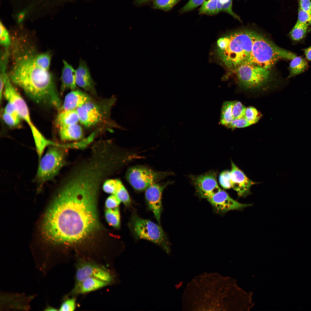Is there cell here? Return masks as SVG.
I'll use <instances>...</instances> for the list:
<instances>
[{
  "mask_svg": "<svg viewBox=\"0 0 311 311\" xmlns=\"http://www.w3.org/2000/svg\"><path fill=\"white\" fill-rule=\"evenodd\" d=\"M107 178L103 171L92 165L71 168L45 216L42 232L46 241L77 242L99 228L97 199Z\"/></svg>",
  "mask_w": 311,
  "mask_h": 311,
  "instance_id": "6da1fadb",
  "label": "cell"
},
{
  "mask_svg": "<svg viewBox=\"0 0 311 311\" xmlns=\"http://www.w3.org/2000/svg\"><path fill=\"white\" fill-rule=\"evenodd\" d=\"M11 46L12 64L8 76L10 81L35 102L59 108L62 101L54 76L49 70L36 64L35 48L23 37L15 38Z\"/></svg>",
  "mask_w": 311,
  "mask_h": 311,
  "instance_id": "7a4b0ae2",
  "label": "cell"
},
{
  "mask_svg": "<svg viewBox=\"0 0 311 311\" xmlns=\"http://www.w3.org/2000/svg\"><path fill=\"white\" fill-rule=\"evenodd\" d=\"M243 293L233 279L217 274H204L196 277L184 292V308L193 310L238 309Z\"/></svg>",
  "mask_w": 311,
  "mask_h": 311,
  "instance_id": "3957f363",
  "label": "cell"
},
{
  "mask_svg": "<svg viewBox=\"0 0 311 311\" xmlns=\"http://www.w3.org/2000/svg\"><path fill=\"white\" fill-rule=\"evenodd\" d=\"M258 33L251 29H243L223 35L217 40L215 47V58L231 72L237 67L246 63Z\"/></svg>",
  "mask_w": 311,
  "mask_h": 311,
  "instance_id": "277c9868",
  "label": "cell"
},
{
  "mask_svg": "<svg viewBox=\"0 0 311 311\" xmlns=\"http://www.w3.org/2000/svg\"><path fill=\"white\" fill-rule=\"evenodd\" d=\"M232 73L235 76L237 86L244 91L251 92H266L277 87V76L272 68H266L249 64H244L237 67Z\"/></svg>",
  "mask_w": 311,
  "mask_h": 311,
  "instance_id": "5b68a950",
  "label": "cell"
},
{
  "mask_svg": "<svg viewBox=\"0 0 311 311\" xmlns=\"http://www.w3.org/2000/svg\"><path fill=\"white\" fill-rule=\"evenodd\" d=\"M296 56L295 53L279 47L258 33L253 42L249 58L245 64L272 68L279 60H291Z\"/></svg>",
  "mask_w": 311,
  "mask_h": 311,
  "instance_id": "8992f818",
  "label": "cell"
},
{
  "mask_svg": "<svg viewBox=\"0 0 311 311\" xmlns=\"http://www.w3.org/2000/svg\"><path fill=\"white\" fill-rule=\"evenodd\" d=\"M65 145L58 144L49 146L44 156L39 160L36 179L42 184L52 180L65 163Z\"/></svg>",
  "mask_w": 311,
  "mask_h": 311,
  "instance_id": "52a82bcc",
  "label": "cell"
},
{
  "mask_svg": "<svg viewBox=\"0 0 311 311\" xmlns=\"http://www.w3.org/2000/svg\"><path fill=\"white\" fill-rule=\"evenodd\" d=\"M114 102L113 98L98 101L92 100L76 109L79 121L87 128L106 122L109 117Z\"/></svg>",
  "mask_w": 311,
  "mask_h": 311,
  "instance_id": "ba28073f",
  "label": "cell"
},
{
  "mask_svg": "<svg viewBox=\"0 0 311 311\" xmlns=\"http://www.w3.org/2000/svg\"><path fill=\"white\" fill-rule=\"evenodd\" d=\"M130 228L137 238L150 241L168 250L166 236L161 227L148 220L142 219L135 215L129 223Z\"/></svg>",
  "mask_w": 311,
  "mask_h": 311,
  "instance_id": "9c48e42d",
  "label": "cell"
},
{
  "mask_svg": "<svg viewBox=\"0 0 311 311\" xmlns=\"http://www.w3.org/2000/svg\"><path fill=\"white\" fill-rule=\"evenodd\" d=\"M262 116L261 113L253 107H246L237 100L230 101L227 128L234 129L250 126L258 122Z\"/></svg>",
  "mask_w": 311,
  "mask_h": 311,
  "instance_id": "30bf717a",
  "label": "cell"
},
{
  "mask_svg": "<svg viewBox=\"0 0 311 311\" xmlns=\"http://www.w3.org/2000/svg\"><path fill=\"white\" fill-rule=\"evenodd\" d=\"M4 88L3 95L5 98L8 102L13 105L20 118L29 125L34 141H38L42 139L44 136L32 122L26 102L12 85L9 79H7L5 82Z\"/></svg>",
  "mask_w": 311,
  "mask_h": 311,
  "instance_id": "8fae6325",
  "label": "cell"
},
{
  "mask_svg": "<svg viewBox=\"0 0 311 311\" xmlns=\"http://www.w3.org/2000/svg\"><path fill=\"white\" fill-rule=\"evenodd\" d=\"M168 175L167 173L155 172L143 166H135L129 169L126 177L134 189L142 191Z\"/></svg>",
  "mask_w": 311,
  "mask_h": 311,
  "instance_id": "7c38bea8",
  "label": "cell"
},
{
  "mask_svg": "<svg viewBox=\"0 0 311 311\" xmlns=\"http://www.w3.org/2000/svg\"><path fill=\"white\" fill-rule=\"evenodd\" d=\"M217 177L216 172L211 171L199 175H191L189 178L198 195L207 199L221 189Z\"/></svg>",
  "mask_w": 311,
  "mask_h": 311,
  "instance_id": "4fadbf2b",
  "label": "cell"
},
{
  "mask_svg": "<svg viewBox=\"0 0 311 311\" xmlns=\"http://www.w3.org/2000/svg\"><path fill=\"white\" fill-rule=\"evenodd\" d=\"M207 200L217 211L222 214L231 210L242 211L252 205V204H242L238 202L221 189Z\"/></svg>",
  "mask_w": 311,
  "mask_h": 311,
  "instance_id": "5bb4252c",
  "label": "cell"
},
{
  "mask_svg": "<svg viewBox=\"0 0 311 311\" xmlns=\"http://www.w3.org/2000/svg\"><path fill=\"white\" fill-rule=\"evenodd\" d=\"M230 183L232 187L237 192L238 198H246L251 194L250 187L258 184L249 179L244 172L231 161Z\"/></svg>",
  "mask_w": 311,
  "mask_h": 311,
  "instance_id": "9a60e30c",
  "label": "cell"
},
{
  "mask_svg": "<svg viewBox=\"0 0 311 311\" xmlns=\"http://www.w3.org/2000/svg\"><path fill=\"white\" fill-rule=\"evenodd\" d=\"M88 277L95 278L108 283L110 282L112 280L110 273L99 266L87 262L80 263L76 271V283Z\"/></svg>",
  "mask_w": 311,
  "mask_h": 311,
  "instance_id": "2e32d148",
  "label": "cell"
},
{
  "mask_svg": "<svg viewBox=\"0 0 311 311\" xmlns=\"http://www.w3.org/2000/svg\"><path fill=\"white\" fill-rule=\"evenodd\" d=\"M165 186L154 183L149 187L145 193L146 199L149 207L160 223L162 209V194Z\"/></svg>",
  "mask_w": 311,
  "mask_h": 311,
  "instance_id": "e0dca14e",
  "label": "cell"
},
{
  "mask_svg": "<svg viewBox=\"0 0 311 311\" xmlns=\"http://www.w3.org/2000/svg\"><path fill=\"white\" fill-rule=\"evenodd\" d=\"M76 84L85 90L94 95L96 92L95 83L91 75L89 69L86 62L80 59L78 68L76 70Z\"/></svg>",
  "mask_w": 311,
  "mask_h": 311,
  "instance_id": "ac0fdd59",
  "label": "cell"
},
{
  "mask_svg": "<svg viewBox=\"0 0 311 311\" xmlns=\"http://www.w3.org/2000/svg\"><path fill=\"white\" fill-rule=\"evenodd\" d=\"M92 100L89 95L82 91L72 90L66 96L60 111L77 109Z\"/></svg>",
  "mask_w": 311,
  "mask_h": 311,
  "instance_id": "d6986e66",
  "label": "cell"
},
{
  "mask_svg": "<svg viewBox=\"0 0 311 311\" xmlns=\"http://www.w3.org/2000/svg\"><path fill=\"white\" fill-rule=\"evenodd\" d=\"M60 77L61 85L60 92L61 94L68 89L74 90L76 87V71L73 67L65 60Z\"/></svg>",
  "mask_w": 311,
  "mask_h": 311,
  "instance_id": "ffe728a7",
  "label": "cell"
},
{
  "mask_svg": "<svg viewBox=\"0 0 311 311\" xmlns=\"http://www.w3.org/2000/svg\"><path fill=\"white\" fill-rule=\"evenodd\" d=\"M108 283L92 277H88L76 283L75 292L84 294L97 290L106 286Z\"/></svg>",
  "mask_w": 311,
  "mask_h": 311,
  "instance_id": "44dd1931",
  "label": "cell"
},
{
  "mask_svg": "<svg viewBox=\"0 0 311 311\" xmlns=\"http://www.w3.org/2000/svg\"><path fill=\"white\" fill-rule=\"evenodd\" d=\"M59 128L60 139L64 141H77L83 136L82 128L77 124L60 126Z\"/></svg>",
  "mask_w": 311,
  "mask_h": 311,
  "instance_id": "7402d4cb",
  "label": "cell"
},
{
  "mask_svg": "<svg viewBox=\"0 0 311 311\" xmlns=\"http://www.w3.org/2000/svg\"><path fill=\"white\" fill-rule=\"evenodd\" d=\"M79 121L76 109L60 111L56 120V125L60 126L77 124Z\"/></svg>",
  "mask_w": 311,
  "mask_h": 311,
  "instance_id": "603a6c76",
  "label": "cell"
},
{
  "mask_svg": "<svg viewBox=\"0 0 311 311\" xmlns=\"http://www.w3.org/2000/svg\"><path fill=\"white\" fill-rule=\"evenodd\" d=\"M309 67L307 60L300 56H295L291 60L288 69L289 74L287 79L294 77L304 73Z\"/></svg>",
  "mask_w": 311,
  "mask_h": 311,
  "instance_id": "cb8c5ba5",
  "label": "cell"
},
{
  "mask_svg": "<svg viewBox=\"0 0 311 311\" xmlns=\"http://www.w3.org/2000/svg\"><path fill=\"white\" fill-rule=\"evenodd\" d=\"M308 29V26L297 22L289 33V36L293 43H299L305 39Z\"/></svg>",
  "mask_w": 311,
  "mask_h": 311,
  "instance_id": "d4e9b609",
  "label": "cell"
},
{
  "mask_svg": "<svg viewBox=\"0 0 311 311\" xmlns=\"http://www.w3.org/2000/svg\"><path fill=\"white\" fill-rule=\"evenodd\" d=\"M105 219L111 226L116 228H119L120 225V216L118 207L113 209H107L105 212Z\"/></svg>",
  "mask_w": 311,
  "mask_h": 311,
  "instance_id": "484cf974",
  "label": "cell"
},
{
  "mask_svg": "<svg viewBox=\"0 0 311 311\" xmlns=\"http://www.w3.org/2000/svg\"><path fill=\"white\" fill-rule=\"evenodd\" d=\"M52 56L51 53L46 52H45L36 53L35 60L36 64L42 68L49 70Z\"/></svg>",
  "mask_w": 311,
  "mask_h": 311,
  "instance_id": "4316f807",
  "label": "cell"
},
{
  "mask_svg": "<svg viewBox=\"0 0 311 311\" xmlns=\"http://www.w3.org/2000/svg\"><path fill=\"white\" fill-rule=\"evenodd\" d=\"M217 0H205L199 9V14L212 15L216 14Z\"/></svg>",
  "mask_w": 311,
  "mask_h": 311,
  "instance_id": "83f0119b",
  "label": "cell"
},
{
  "mask_svg": "<svg viewBox=\"0 0 311 311\" xmlns=\"http://www.w3.org/2000/svg\"><path fill=\"white\" fill-rule=\"evenodd\" d=\"M180 0H153V7L155 9L168 11L171 9Z\"/></svg>",
  "mask_w": 311,
  "mask_h": 311,
  "instance_id": "f1b7e54d",
  "label": "cell"
},
{
  "mask_svg": "<svg viewBox=\"0 0 311 311\" xmlns=\"http://www.w3.org/2000/svg\"><path fill=\"white\" fill-rule=\"evenodd\" d=\"M121 182L118 179H107L102 185L103 191L106 193L115 194Z\"/></svg>",
  "mask_w": 311,
  "mask_h": 311,
  "instance_id": "f546056e",
  "label": "cell"
},
{
  "mask_svg": "<svg viewBox=\"0 0 311 311\" xmlns=\"http://www.w3.org/2000/svg\"><path fill=\"white\" fill-rule=\"evenodd\" d=\"M0 42L1 45L4 48H8L10 46L12 40L9 33L3 24H0Z\"/></svg>",
  "mask_w": 311,
  "mask_h": 311,
  "instance_id": "4dcf8cb0",
  "label": "cell"
},
{
  "mask_svg": "<svg viewBox=\"0 0 311 311\" xmlns=\"http://www.w3.org/2000/svg\"><path fill=\"white\" fill-rule=\"evenodd\" d=\"M121 202L126 206L129 205L130 201L128 193L121 182L115 194Z\"/></svg>",
  "mask_w": 311,
  "mask_h": 311,
  "instance_id": "1f68e13d",
  "label": "cell"
},
{
  "mask_svg": "<svg viewBox=\"0 0 311 311\" xmlns=\"http://www.w3.org/2000/svg\"><path fill=\"white\" fill-rule=\"evenodd\" d=\"M230 175L231 171L229 170H224L219 175V183L221 187L225 189H230L232 187L230 183Z\"/></svg>",
  "mask_w": 311,
  "mask_h": 311,
  "instance_id": "d6a6232c",
  "label": "cell"
},
{
  "mask_svg": "<svg viewBox=\"0 0 311 311\" xmlns=\"http://www.w3.org/2000/svg\"><path fill=\"white\" fill-rule=\"evenodd\" d=\"M298 13L297 22L308 26L311 25V14L304 11L299 7Z\"/></svg>",
  "mask_w": 311,
  "mask_h": 311,
  "instance_id": "836d02e7",
  "label": "cell"
},
{
  "mask_svg": "<svg viewBox=\"0 0 311 311\" xmlns=\"http://www.w3.org/2000/svg\"><path fill=\"white\" fill-rule=\"evenodd\" d=\"M121 201L116 195L112 194L106 200L105 205L107 209H113L117 207Z\"/></svg>",
  "mask_w": 311,
  "mask_h": 311,
  "instance_id": "e575fe53",
  "label": "cell"
},
{
  "mask_svg": "<svg viewBox=\"0 0 311 311\" xmlns=\"http://www.w3.org/2000/svg\"><path fill=\"white\" fill-rule=\"evenodd\" d=\"M205 0H189L181 9V12L184 13L191 11L201 5Z\"/></svg>",
  "mask_w": 311,
  "mask_h": 311,
  "instance_id": "d590c367",
  "label": "cell"
},
{
  "mask_svg": "<svg viewBox=\"0 0 311 311\" xmlns=\"http://www.w3.org/2000/svg\"><path fill=\"white\" fill-rule=\"evenodd\" d=\"M75 300L74 298L67 299L61 306L59 310L62 311H72L75 308Z\"/></svg>",
  "mask_w": 311,
  "mask_h": 311,
  "instance_id": "8d00e7d4",
  "label": "cell"
},
{
  "mask_svg": "<svg viewBox=\"0 0 311 311\" xmlns=\"http://www.w3.org/2000/svg\"><path fill=\"white\" fill-rule=\"evenodd\" d=\"M232 0H229L223 4L221 7V12H226L231 15L234 18L241 21L239 16L232 10Z\"/></svg>",
  "mask_w": 311,
  "mask_h": 311,
  "instance_id": "74e56055",
  "label": "cell"
},
{
  "mask_svg": "<svg viewBox=\"0 0 311 311\" xmlns=\"http://www.w3.org/2000/svg\"><path fill=\"white\" fill-rule=\"evenodd\" d=\"M4 112L10 115L17 122L20 123V119L21 118L18 112L11 103L8 102L5 108Z\"/></svg>",
  "mask_w": 311,
  "mask_h": 311,
  "instance_id": "f35d334b",
  "label": "cell"
},
{
  "mask_svg": "<svg viewBox=\"0 0 311 311\" xmlns=\"http://www.w3.org/2000/svg\"><path fill=\"white\" fill-rule=\"evenodd\" d=\"M2 118L5 123L10 127H17L20 124L12 116L4 111L2 113Z\"/></svg>",
  "mask_w": 311,
  "mask_h": 311,
  "instance_id": "ab89813d",
  "label": "cell"
},
{
  "mask_svg": "<svg viewBox=\"0 0 311 311\" xmlns=\"http://www.w3.org/2000/svg\"><path fill=\"white\" fill-rule=\"evenodd\" d=\"M299 7L304 11L311 14L310 0H299Z\"/></svg>",
  "mask_w": 311,
  "mask_h": 311,
  "instance_id": "60d3db41",
  "label": "cell"
},
{
  "mask_svg": "<svg viewBox=\"0 0 311 311\" xmlns=\"http://www.w3.org/2000/svg\"><path fill=\"white\" fill-rule=\"evenodd\" d=\"M306 58L309 61H311V45L306 48L302 49Z\"/></svg>",
  "mask_w": 311,
  "mask_h": 311,
  "instance_id": "b9f144b4",
  "label": "cell"
},
{
  "mask_svg": "<svg viewBox=\"0 0 311 311\" xmlns=\"http://www.w3.org/2000/svg\"><path fill=\"white\" fill-rule=\"evenodd\" d=\"M229 0H217V9L216 14L221 12V9L223 4L227 2Z\"/></svg>",
  "mask_w": 311,
  "mask_h": 311,
  "instance_id": "7bdbcfd3",
  "label": "cell"
},
{
  "mask_svg": "<svg viewBox=\"0 0 311 311\" xmlns=\"http://www.w3.org/2000/svg\"><path fill=\"white\" fill-rule=\"evenodd\" d=\"M25 14V12H22L19 14L18 17V22H20L22 21L24 16Z\"/></svg>",
  "mask_w": 311,
  "mask_h": 311,
  "instance_id": "ee69618b",
  "label": "cell"
},
{
  "mask_svg": "<svg viewBox=\"0 0 311 311\" xmlns=\"http://www.w3.org/2000/svg\"><path fill=\"white\" fill-rule=\"evenodd\" d=\"M45 310L48 311H54L56 310L53 308L48 307L46 308Z\"/></svg>",
  "mask_w": 311,
  "mask_h": 311,
  "instance_id": "f6af8a7d",
  "label": "cell"
},
{
  "mask_svg": "<svg viewBox=\"0 0 311 311\" xmlns=\"http://www.w3.org/2000/svg\"><path fill=\"white\" fill-rule=\"evenodd\" d=\"M311 32V27L308 29V33Z\"/></svg>",
  "mask_w": 311,
  "mask_h": 311,
  "instance_id": "bcb514c9",
  "label": "cell"
},
{
  "mask_svg": "<svg viewBox=\"0 0 311 311\" xmlns=\"http://www.w3.org/2000/svg\"><path fill=\"white\" fill-rule=\"evenodd\" d=\"M248 301H249V300H248ZM249 301H248V302H249ZM248 303H249V302H248ZM245 308V309H246Z\"/></svg>",
  "mask_w": 311,
  "mask_h": 311,
  "instance_id": "7dc6e473",
  "label": "cell"
}]
</instances>
